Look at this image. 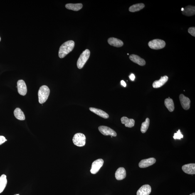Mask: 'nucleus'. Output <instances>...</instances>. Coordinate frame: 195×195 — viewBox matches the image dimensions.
<instances>
[{"mask_svg":"<svg viewBox=\"0 0 195 195\" xmlns=\"http://www.w3.org/2000/svg\"><path fill=\"white\" fill-rule=\"evenodd\" d=\"M104 161L102 159H99L92 163L90 172L92 174H95L98 172L101 167L103 166Z\"/></svg>","mask_w":195,"mask_h":195,"instance_id":"6","label":"nucleus"},{"mask_svg":"<svg viewBox=\"0 0 195 195\" xmlns=\"http://www.w3.org/2000/svg\"><path fill=\"white\" fill-rule=\"evenodd\" d=\"M164 105L170 112H172L174 110V104L172 99H166L164 100Z\"/></svg>","mask_w":195,"mask_h":195,"instance_id":"22","label":"nucleus"},{"mask_svg":"<svg viewBox=\"0 0 195 195\" xmlns=\"http://www.w3.org/2000/svg\"><path fill=\"white\" fill-rule=\"evenodd\" d=\"M189 195H195V193H193L192 194H190Z\"/></svg>","mask_w":195,"mask_h":195,"instance_id":"31","label":"nucleus"},{"mask_svg":"<svg viewBox=\"0 0 195 195\" xmlns=\"http://www.w3.org/2000/svg\"><path fill=\"white\" fill-rule=\"evenodd\" d=\"M150 124V119H146L145 122H143L141 125V131L143 133H145L148 129Z\"/></svg>","mask_w":195,"mask_h":195,"instance_id":"25","label":"nucleus"},{"mask_svg":"<svg viewBox=\"0 0 195 195\" xmlns=\"http://www.w3.org/2000/svg\"><path fill=\"white\" fill-rule=\"evenodd\" d=\"M14 195H20L19 194H17Z\"/></svg>","mask_w":195,"mask_h":195,"instance_id":"33","label":"nucleus"},{"mask_svg":"<svg viewBox=\"0 0 195 195\" xmlns=\"http://www.w3.org/2000/svg\"><path fill=\"white\" fill-rule=\"evenodd\" d=\"M75 42L72 40L65 42L62 44L59 51V56L60 58H64L71 52L75 47Z\"/></svg>","mask_w":195,"mask_h":195,"instance_id":"1","label":"nucleus"},{"mask_svg":"<svg viewBox=\"0 0 195 195\" xmlns=\"http://www.w3.org/2000/svg\"><path fill=\"white\" fill-rule=\"evenodd\" d=\"M152 191V188L149 185H144L141 186L137 191V195H149Z\"/></svg>","mask_w":195,"mask_h":195,"instance_id":"11","label":"nucleus"},{"mask_svg":"<svg viewBox=\"0 0 195 195\" xmlns=\"http://www.w3.org/2000/svg\"><path fill=\"white\" fill-rule=\"evenodd\" d=\"M108 43L111 46L117 48H119L123 46V42L118 39L111 37L109 38L108 40Z\"/></svg>","mask_w":195,"mask_h":195,"instance_id":"16","label":"nucleus"},{"mask_svg":"<svg viewBox=\"0 0 195 195\" xmlns=\"http://www.w3.org/2000/svg\"><path fill=\"white\" fill-rule=\"evenodd\" d=\"M156 160L153 158L142 160L139 163V167L141 168H145L149 167L155 163Z\"/></svg>","mask_w":195,"mask_h":195,"instance_id":"10","label":"nucleus"},{"mask_svg":"<svg viewBox=\"0 0 195 195\" xmlns=\"http://www.w3.org/2000/svg\"><path fill=\"white\" fill-rule=\"evenodd\" d=\"M1 41V37H0V41Z\"/></svg>","mask_w":195,"mask_h":195,"instance_id":"34","label":"nucleus"},{"mask_svg":"<svg viewBox=\"0 0 195 195\" xmlns=\"http://www.w3.org/2000/svg\"><path fill=\"white\" fill-rule=\"evenodd\" d=\"M169 77L167 76L161 77L160 79L156 80L152 84V87L154 88H159L163 86L168 81Z\"/></svg>","mask_w":195,"mask_h":195,"instance_id":"13","label":"nucleus"},{"mask_svg":"<svg viewBox=\"0 0 195 195\" xmlns=\"http://www.w3.org/2000/svg\"><path fill=\"white\" fill-rule=\"evenodd\" d=\"M166 43L163 40L155 39L150 41L148 45L150 48L154 50L161 49L166 46Z\"/></svg>","mask_w":195,"mask_h":195,"instance_id":"5","label":"nucleus"},{"mask_svg":"<svg viewBox=\"0 0 195 195\" xmlns=\"http://www.w3.org/2000/svg\"><path fill=\"white\" fill-rule=\"evenodd\" d=\"M144 4L143 3H138L134 4L129 8V11L131 12H135L139 11L144 7Z\"/></svg>","mask_w":195,"mask_h":195,"instance_id":"24","label":"nucleus"},{"mask_svg":"<svg viewBox=\"0 0 195 195\" xmlns=\"http://www.w3.org/2000/svg\"><path fill=\"white\" fill-rule=\"evenodd\" d=\"M99 130L102 134L105 136H111L116 137L117 136V133L110 128L105 126H100L98 128Z\"/></svg>","mask_w":195,"mask_h":195,"instance_id":"7","label":"nucleus"},{"mask_svg":"<svg viewBox=\"0 0 195 195\" xmlns=\"http://www.w3.org/2000/svg\"><path fill=\"white\" fill-rule=\"evenodd\" d=\"M183 136L181 133L180 130H179L176 133L174 134V135L173 138L175 139H181L183 138Z\"/></svg>","mask_w":195,"mask_h":195,"instance_id":"26","label":"nucleus"},{"mask_svg":"<svg viewBox=\"0 0 195 195\" xmlns=\"http://www.w3.org/2000/svg\"><path fill=\"white\" fill-rule=\"evenodd\" d=\"M180 102L181 106L185 110H188L191 106V100L188 97L185 96L183 94H181L179 96Z\"/></svg>","mask_w":195,"mask_h":195,"instance_id":"8","label":"nucleus"},{"mask_svg":"<svg viewBox=\"0 0 195 195\" xmlns=\"http://www.w3.org/2000/svg\"><path fill=\"white\" fill-rule=\"evenodd\" d=\"M7 180L5 174H3L0 177V193L3 192L7 184Z\"/></svg>","mask_w":195,"mask_h":195,"instance_id":"20","label":"nucleus"},{"mask_svg":"<svg viewBox=\"0 0 195 195\" xmlns=\"http://www.w3.org/2000/svg\"><path fill=\"white\" fill-rule=\"evenodd\" d=\"M188 32L191 36L195 37V28L194 27L189 28L188 29Z\"/></svg>","mask_w":195,"mask_h":195,"instance_id":"27","label":"nucleus"},{"mask_svg":"<svg viewBox=\"0 0 195 195\" xmlns=\"http://www.w3.org/2000/svg\"><path fill=\"white\" fill-rule=\"evenodd\" d=\"M7 141L4 136H0V145Z\"/></svg>","mask_w":195,"mask_h":195,"instance_id":"28","label":"nucleus"},{"mask_svg":"<svg viewBox=\"0 0 195 195\" xmlns=\"http://www.w3.org/2000/svg\"><path fill=\"white\" fill-rule=\"evenodd\" d=\"M115 178L118 180L125 179L126 177V171L123 167L119 168L115 172Z\"/></svg>","mask_w":195,"mask_h":195,"instance_id":"15","label":"nucleus"},{"mask_svg":"<svg viewBox=\"0 0 195 195\" xmlns=\"http://www.w3.org/2000/svg\"><path fill=\"white\" fill-rule=\"evenodd\" d=\"M184 8H182V9H181V11H183V10H184Z\"/></svg>","mask_w":195,"mask_h":195,"instance_id":"32","label":"nucleus"},{"mask_svg":"<svg viewBox=\"0 0 195 195\" xmlns=\"http://www.w3.org/2000/svg\"><path fill=\"white\" fill-rule=\"evenodd\" d=\"M129 59L131 61L140 66H144L146 64L145 60L137 55H131L129 56Z\"/></svg>","mask_w":195,"mask_h":195,"instance_id":"14","label":"nucleus"},{"mask_svg":"<svg viewBox=\"0 0 195 195\" xmlns=\"http://www.w3.org/2000/svg\"><path fill=\"white\" fill-rule=\"evenodd\" d=\"M86 138L84 134L81 133H77L74 136L73 142L74 144L78 147H82L85 145Z\"/></svg>","mask_w":195,"mask_h":195,"instance_id":"4","label":"nucleus"},{"mask_svg":"<svg viewBox=\"0 0 195 195\" xmlns=\"http://www.w3.org/2000/svg\"><path fill=\"white\" fill-rule=\"evenodd\" d=\"M182 13L184 15L191 16L194 15L195 14V7L194 6H188L184 8Z\"/></svg>","mask_w":195,"mask_h":195,"instance_id":"17","label":"nucleus"},{"mask_svg":"<svg viewBox=\"0 0 195 195\" xmlns=\"http://www.w3.org/2000/svg\"><path fill=\"white\" fill-rule=\"evenodd\" d=\"M89 110L93 113L100 117L105 119H108L109 117V115L106 112L104 111L103 110L93 107H90Z\"/></svg>","mask_w":195,"mask_h":195,"instance_id":"18","label":"nucleus"},{"mask_svg":"<svg viewBox=\"0 0 195 195\" xmlns=\"http://www.w3.org/2000/svg\"><path fill=\"white\" fill-rule=\"evenodd\" d=\"M90 55V51L89 50L86 49L83 52V53L80 55L79 58L77 60V65L78 69H81L83 68L84 65L89 58Z\"/></svg>","mask_w":195,"mask_h":195,"instance_id":"3","label":"nucleus"},{"mask_svg":"<svg viewBox=\"0 0 195 195\" xmlns=\"http://www.w3.org/2000/svg\"><path fill=\"white\" fill-rule=\"evenodd\" d=\"M82 4L81 3H77V4H67L65 5V7L67 9L74 11H78L81 9L82 7Z\"/></svg>","mask_w":195,"mask_h":195,"instance_id":"21","label":"nucleus"},{"mask_svg":"<svg viewBox=\"0 0 195 195\" xmlns=\"http://www.w3.org/2000/svg\"><path fill=\"white\" fill-rule=\"evenodd\" d=\"M50 93V89L46 85L42 86L40 87L38 92V100L40 104L46 101Z\"/></svg>","mask_w":195,"mask_h":195,"instance_id":"2","label":"nucleus"},{"mask_svg":"<svg viewBox=\"0 0 195 195\" xmlns=\"http://www.w3.org/2000/svg\"><path fill=\"white\" fill-rule=\"evenodd\" d=\"M129 78H130L131 80L133 81L135 78V76H134L133 74H131L130 76H129Z\"/></svg>","mask_w":195,"mask_h":195,"instance_id":"29","label":"nucleus"},{"mask_svg":"<svg viewBox=\"0 0 195 195\" xmlns=\"http://www.w3.org/2000/svg\"><path fill=\"white\" fill-rule=\"evenodd\" d=\"M122 124H125L126 127L132 128L135 124V121L133 119H129L126 117H122L121 119Z\"/></svg>","mask_w":195,"mask_h":195,"instance_id":"19","label":"nucleus"},{"mask_svg":"<svg viewBox=\"0 0 195 195\" xmlns=\"http://www.w3.org/2000/svg\"><path fill=\"white\" fill-rule=\"evenodd\" d=\"M121 84L122 85V86H123L124 87H125L127 84L125 83V82L124 81V80H122L121 81Z\"/></svg>","mask_w":195,"mask_h":195,"instance_id":"30","label":"nucleus"},{"mask_svg":"<svg viewBox=\"0 0 195 195\" xmlns=\"http://www.w3.org/2000/svg\"><path fill=\"white\" fill-rule=\"evenodd\" d=\"M18 92L20 95L24 96L27 92L26 85L24 81L23 80H18L17 82Z\"/></svg>","mask_w":195,"mask_h":195,"instance_id":"9","label":"nucleus"},{"mask_svg":"<svg viewBox=\"0 0 195 195\" xmlns=\"http://www.w3.org/2000/svg\"><path fill=\"white\" fill-rule=\"evenodd\" d=\"M15 117L17 119L20 120H24L26 119L24 113L20 108H17L14 110Z\"/></svg>","mask_w":195,"mask_h":195,"instance_id":"23","label":"nucleus"},{"mask_svg":"<svg viewBox=\"0 0 195 195\" xmlns=\"http://www.w3.org/2000/svg\"><path fill=\"white\" fill-rule=\"evenodd\" d=\"M183 171L186 174H195V164L191 163L184 165L182 167Z\"/></svg>","mask_w":195,"mask_h":195,"instance_id":"12","label":"nucleus"},{"mask_svg":"<svg viewBox=\"0 0 195 195\" xmlns=\"http://www.w3.org/2000/svg\"><path fill=\"white\" fill-rule=\"evenodd\" d=\"M127 55H129V54H128H128Z\"/></svg>","mask_w":195,"mask_h":195,"instance_id":"35","label":"nucleus"}]
</instances>
